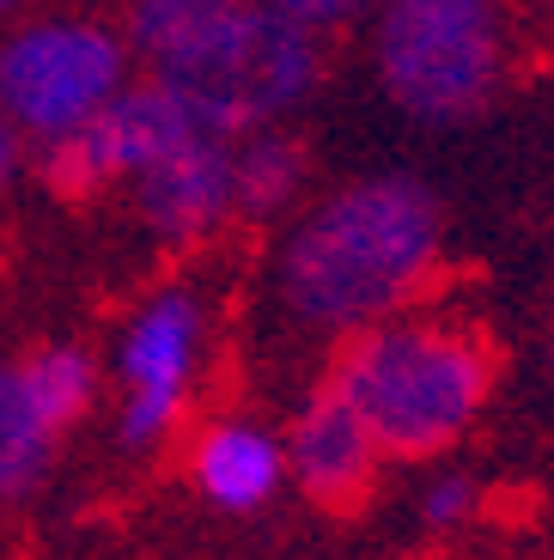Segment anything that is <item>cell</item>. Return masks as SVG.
Wrapping results in <instances>:
<instances>
[{
    "label": "cell",
    "mask_w": 554,
    "mask_h": 560,
    "mask_svg": "<svg viewBox=\"0 0 554 560\" xmlns=\"http://www.w3.org/2000/svg\"><path fill=\"white\" fill-rule=\"evenodd\" d=\"M263 7L311 31V25H342V19H354L360 7H372V0H263Z\"/></svg>",
    "instance_id": "4fadbf2b"
},
{
    "label": "cell",
    "mask_w": 554,
    "mask_h": 560,
    "mask_svg": "<svg viewBox=\"0 0 554 560\" xmlns=\"http://www.w3.org/2000/svg\"><path fill=\"white\" fill-rule=\"evenodd\" d=\"M0 7H7V0H0Z\"/></svg>",
    "instance_id": "2e32d148"
},
{
    "label": "cell",
    "mask_w": 554,
    "mask_h": 560,
    "mask_svg": "<svg viewBox=\"0 0 554 560\" xmlns=\"http://www.w3.org/2000/svg\"><path fill=\"white\" fill-rule=\"evenodd\" d=\"M439 250V208L420 183L378 177L330 196L280 262V293L311 323H366L408 299Z\"/></svg>",
    "instance_id": "7a4b0ae2"
},
{
    "label": "cell",
    "mask_w": 554,
    "mask_h": 560,
    "mask_svg": "<svg viewBox=\"0 0 554 560\" xmlns=\"http://www.w3.org/2000/svg\"><path fill=\"white\" fill-rule=\"evenodd\" d=\"M13 165H19V140H13V116L0 110V183L13 177Z\"/></svg>",
    "instance_id": "9a60e30c"
},
{
    "label": "cell",
    "mask_w": 554,
    "mask_h": 560,
    "mask_svg": "<svg viewBox=\"0 0 554 560\" xmlns=\"http://www.w3.org/2000/svg\"><path fill=\"white\" fill-rule=\"evenodd\" d=\"M128 37L220 140L318 85L311 31L256 0H135Z\"/></svg>",
    "instance_id": "6da1fadb"
},
{
    "label": "cell",
    "mask_w": 554,
    "mask_h": 560,
    "mask_svg": "<svg viewBox=\"0 0 554 560\" xmlns=\"http://www.w3.org/2000/svg\"><path fill=\"white\" fill-rule=\"evenodd\" d=\"M299 177H305V147L287 135H256L232 159V201L244 213H268L299 189Z\"/></svg>",
    "instance_id": "7c38bea8"
},
{
    "label": "cell",
    "mask_w": 554,
    "mask_h": 560,
    "mask_svg": "<svg viewBox=\"0 0 554 560\" xmlns=\"http://www.w3.org/2000/svg\"><path fill=\"white\" fill-rule=\"evenodd\" d=\"M56 439H61V420L31 390L25 360L0 365V500H19L49 476Z\"/></svg>",
    "instance_id": "30bf717a"
},
{
    "label": "cell",
    "mask_w": 554,
    "mask_h": 560,
    "mask_svg": "<svg viewBox=\"0 0 554 560\" xmlns=\"http://www.w3.org/2000/svg\"><path fill=\"white\" fill-rule=\"evenodd\" d=\"M226 208H232V153H226V140H213V135L177 147L171 159H159V165L140 177V213H147V225L165 232V238L208 232Z\"/></svg>",
    "instance_id": "ba28073f"
},
{
    "label": "cell",
    "mask_w": 554,
    "mask_h": 560,
    "mask_svg": "<svg viewBox=\"0 0 554 560\" xmlns=\"http://www.w3.org/2000/svg\"><path fill=\"white\" fill-rule=\"evenodd\" d=\"M499 372L494 336L470 323H384L335 353L330 378L366 415L384 457H439L482 415Z\"/></svg>",
    "instance_id": "3957f363"
},
{
    "label": "cell",
    "mask_w": 554,
    "mask_h": 560,
    "mask_svg": "<svg viewBox=\"0 0 554 560\" xmlns=\"http://www.w3.org/2000/svg\"><path fill=\"white\" fill-rule=\"evenodd\" d=\"M195 481L226 512H256L280 481V451L250 427H220L195 451Z\"/></svg>",
    "instance_id": "8fae6325"
},
{
    "label": "cell",
    "mask_w": 554,
    "mask_h": 560,
    "mask_svg": "<svg viewBox=\"0 0 554 560\" xmlns=\"http://www.w3.org/2000/svg\"><path fill=\"white\" fill-rule=\"evenodd\" d=\"M378 439L366 427V415L347 402V390L335 378H323V390L311 396V408L292 427V476L323 512L347 518L360 512L378 488Z\"/></svg>",
    "instance_id": "52a82bcc"
},
{
    "label": "cell",
    "mask_w": 554,
    "mask_h": 560,
    "mask_svg": "<svg viewBox=\"0 0 554 560\" xmlns=\"http://www.w3.org/2000/svg\"><path fill=\"white\" fill-rule=\"evenodd\" d=\"M494 0H390L378 68L402 110L470 116L494 85Z\"/></svg>",
    "instance_id": "277c9868"
},
{
    "label": "cell",
    "mask_w": 554,
    "mask_h": 560,
    "mask_svg": "<svg viewBox=\"0 0 554 560\" xmlns=\"http://www.w3.org/2000/svg\"><path fill=\"white\" fill-rule=\"evenodd\" d=\"M195 329H201V311L189 293H165L135 317L123 341V378L128 390H153V396H177L189 378L195 360Z\"/></svg>",
    "instance_id": "9c48e42d"
},
{
    "label": "cell",
    "mask_w": 554,
    "mask_h": 560,
    "mask_svg": "<svg viewBox=\"0 0 554 560\" xmlns=\"http://www.w3.org/2000/svg\"><path fill=\"white\" fill-rule=\"evenodd\" d=\"M128 85V56L104 25H31L0 49V110L56 140L85 128Z\"/></svg>",
    "instance_id": "5b68a950"
},
{
    "label": "cell",
    "mask_w": 554,
    "mask_h": 560,
    "mask_svg": "<svg viewBox=\"0 0 554 560\" xmlns=\"http://www.w3.org/2000/svg\"><path fill=\"white\" fill-rule=\"evenodd\" d=\"M201 135H213V128L195 116V104L183 98L177 85L140 80V85H123L85 128L49 140L43 183H49L61 201H80V196H97V189L116 183V177H147L159 159H171L177 147H189V140H201Z\"/></svg>",
    "instance_id": "8992f818"
},
{
    "label": "cell",
    "mask_w": 554,
    "mask_h": 560,
    "mask_svg": "<svg viewBox=\"0 0 554 560\" xmlns=\"http://www.w3.org/2000/svg\"><path fill=\"white\" fill-rule=\"evenodd\" d=\"M463 505H470V488H463V481H445V488H432V500H427V524L463 518Z\"/></svg>",
    "instance_id": "5bb4252c"
}]
</instances>
